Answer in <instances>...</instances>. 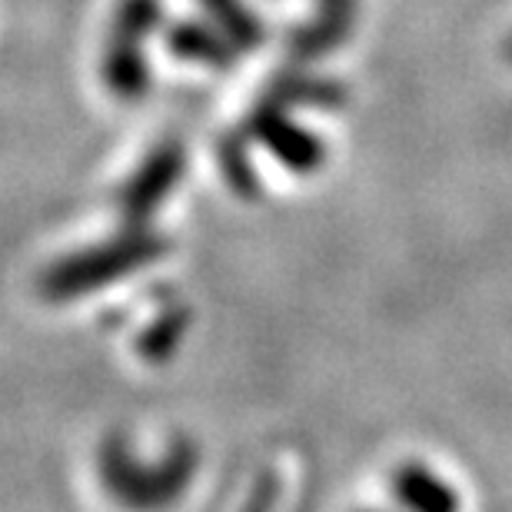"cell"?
I'll return each mask as SVG.
<instances>
[{"instance_id":"6da1fadb","label":"cell","mask_w":512,"mask_h":512,"mask_svg":"<svg viewBox=\"0 0 512 512\" xmlns=\"http://www.w3.org/2000/svg\"><path fill=\"white\" fill-rule=\"evenodd\" d=\"M160 253L157 240H124L117 247H100L97 253H84V256H70L60 266L47 273V293L50 296H74L84 290H97L107 280H117L120 273H127L130 266H140L153 260Z\"/></svg>"},{"instance_id":"7a4b0ae2","label":"cell","mask_w":512,"mask_h":512,"mask_svg":"<svg viewBox=\"0 0 512 512\" xmlns=\"http://www.w3.org/2000/svg\"><path fill=\"white\" fill-rule=\"evenodd\" d=\"M183 167V153L180 147H163L153 157L143 163V170L133 177L124 193H120V207L130 220H143L150 217L153 210L160 207V200H167L170 187L177 183Z\"/></svg>"},{"instance_id":"3957f363","label":"cell","mask_w":512,"mask_h":512,"mask_svg":"<svg viewBox=\"0 0 512 512\" xmlns=\"http://www.w3.org/2000/svg\"><path fill=\"white\" fill-rule=\"evenodd\" d=\"M396 496L416 512H449V509H453V493H449V489L439 483L433 473L416 469V466L399 469Z\"/></svg>"},{"instance_id":"277c9868","label":"cell","mask_w":512,"mask_h":512,"mask_svg":"<svg viewBox=\"0 0 512 512\" xmlns=\"http://www.w3.org/2000/svg\"><path fill=\"white\" fill-rule=\"evenodd\" d=\"M200 4L223 24V30H227V40H233V44H243L247 50L260 44L263 27H260V20H256L247 10V4H240V0H200Z\"/></svg>"},{"instance_id":"5b68a950","label":"cell","mask_w":512,"mask_h":512,"mask_svg":"<svg viewBox=\"0 0 512 512\" xmlns=\"http://www.w3.org/2000/svg\"><path fill=\"white\" fill-rule=\"evenodd\" d=\"M173 50L180 57L203 60L207 67H230V50L220 44V37H210L207 30L197 24H183L173 30Z\"/></svg>"}]
</instances>
